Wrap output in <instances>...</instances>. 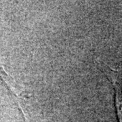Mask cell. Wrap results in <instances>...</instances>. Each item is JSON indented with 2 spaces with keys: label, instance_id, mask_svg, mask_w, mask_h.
Masks as SVG:
<instances>
[{
  "label": "cell",
  "instance_id": "6da1fadb",
  "mask_svg": "<svg viewBox=\"0 0 122 122\" xmlns=\"http://www.w3.org/2000/svg\"><path fill=\"white\" fill-rule=\"evenodd\" d=\"M100 69L113 84L115 92V105L119 122H122V71L113 69L102 62H98Z\"/></svg>",
  "mask_w": 122,
  "mask_h": 122
}]
</instances>
